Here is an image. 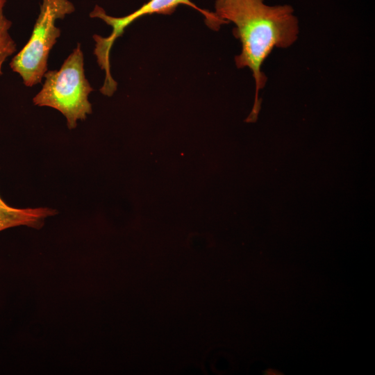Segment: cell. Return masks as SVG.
I'll return each instance as SVG.
<instances>
[{"label":"cell","mask_w":375,"mask_h":375,"mask_svg":"<svg viewBox=\"0 0 375 375\" xmlns=\"http://www.w3.org/2000/svg\"><path fill=\"white\" fill-rule=\"evenodd\" d=\"M215 7L219 19L235 25L233 34L242 50L235 62L238 69L251 71L256 88L253 106L245 122H256L261 108L259 92L267 81L262 66L274 48L286 49L297 41V17L292 6H269L264 0H216Z\"/></svg>","instance_id":"6da1fadb"},{"label":"cell","mask_w":375,"mask_h":375,"mask_svg":"<svg viewBox=\"0 0 375 375\" xmlns=\"http://www.w3.org/2000/svg\"><path fill=\"white\" fill-rule=\"evenodd\" d=\"M42 89L33 97L34 105L53 108L67 119L73 129L92 112L88 96L93 91L84 72V57L78 43L59 69L48 70Z\"/></svg>","instance_id":"7a4b0ae2"},{"label":"cell","mask_w":375,"mask_h":375,"mask_svg":"<svg viewBox=\"0 0 375 375\" xmlns=\"http://www.w3.org/2000/svg\"><path fill=\"white\" fill-rule=\"evenodd\" d=\"M74 10L75 6L69 0H42L29 40L10 62L12 71L21 76L26 86L41 83L48 71L49 53L60 35L56 22Z\"/></svg>","instance_id":"3957f363"},{"label":"cell","mask_w":375,"mask_h":375,"mask_svg":"<svg viewBox=\"0 0 375 375\" xmlns=\"http://www.w3.org/2000/svg\"><path fill=\"white\" fill-rule=\"evenodd\" d=\"M179 5L188 6L200 12L205 17L206 25L214 31H218L223 24H228L219 19L213 12L200 8L190 0H149L134 12L120 17L107 15L106 11L96 5L90 16L99 18L112 27V32L108 37L94 35L95 41L94 54L101 68L105 72V81L110 82V53L115 40L122 35L125 29L138 19L153 14L171 15Z\"/></svg>","instance_id":"277c9868"},{"label":"cell","mask_w":375,"mask_h":375,"mask_svg":"<svg viewBox=\"0 0 375 375\" xmlns=\"http://www.w3.org/2000/svg\"><path fill=\"white\" fill-rule=\"evenodd\" d=\"M56 214V210L49 208H14L7 204L0 196V231L19 226L40 228L47 217Z\"/></svg>","instance_id":"5b68a950"},{"label":"cell","mask_w":375,"mask_h":375,"mask_svg":"<svg viewBox=\"0 0 375 375\" xmlns=\"http://www.w3.org/2000/svg\"><path fill=\"white\" fill-rule=\"evenodd\" d=\"M6 3V0H0V76L3 63L17 51V44L9 33L12 22L4 14Z\"/></svg>","instance_id":"8992f818"}]
</instances>
